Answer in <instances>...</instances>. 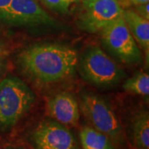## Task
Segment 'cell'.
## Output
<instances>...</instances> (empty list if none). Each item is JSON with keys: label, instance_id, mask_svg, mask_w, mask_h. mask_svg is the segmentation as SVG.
I'll list each match as a JSON object with an SVG mask.
<instances>
[{"label": "cell", "instance_id": "cell-1", "mask_svg": "<svg viewBox=\"0 0 149 149\" xmlns=\"http://www.w3.org/2000/svg\"><path fill=\"white\" fill-rule=\"evenodd\" d=\"M78 62V54L74 49L56 43L34 45L19 56L23 70L32 79L45 84L71 76Z\"/></svg>", "mask_w": 149, "mask_h": 149}, {"label": "cell", "instance_id": "cell-2", "mask_svg": "<svg viewBox=\"0 0 149 149\" xmlns=\"http://www.w3.org/2000/svg\"><path fill=\"white\" fill-rule=\"evenodd\" d=\"M35 100L33 91L17 77H8L0 82V128L15 125Z\"/></svg>", "mask_w": 149, "mask_h": 149}, {"label": "cell", "instance_id": "cell-3", "mask_svg": "<svg viewBox=\"0 0 149 149\" xmlns=\"http://www.w3.org/2000/svg\"><path fill=\"white\" fill-rule=\"evenodd\" d=\"M78 65L85 80L100 86L115 85L124 75L118 65L96 46L85 50Z\"/></svg>", "mask_w": 149, "mask_h": 149}, {"label": "cell", "instance_id": "cell-4", "mask_svg": "<svg viewBox=\"0 0 149 149\" xmlns=\"http://www.w3.org/2000/svg\"><path fill=\"white\" fill-rule=\"evenodd\" d=\"M81 109L93 128L105 134L113 143H122L123 133L120 122L102 98L94 95H85L81 101Z\"/></svg>", "mask_w": 149, "mask_h": 149}, {"label": "cell", "instance_id": "cell-5", "mask_svg": "<svg viewBox=\"0 0 149 149\" xmlns=\"http://www.w3.org/2000/svg\"><path fill=\"white\" fill-rule=\"evenodd\" d=\"M103 42L112 53L123 62L141 61V52L123 16L111 22L101 31Z\"/></svg>", "mask_w": 149, "mask_h": 149}, {"label": "cell", "instance_id": "cell-6", "mask_svg": "<svg viewBox=\"0 0 149 149\" xmlns=\"http://www.w3.org/2000/svg\"><path fill=\"white\" fill-rule=\"evenodd\" d=\"M123 12L118 0H84L79 26L90 33L101 32L111 22L122 16Z\"/></svg>", "mask_w": 149, "mask_h": 149}, {"label": "cell", "instance_id": "cell-7", "mask_svg": "<svg viewBox=\"0 0 149 149\" xmlns=\"http://www.w3.org/2000/svg\"><path fill=\"white\" fill-rule=\"evenodd\" d=\"M0 18L14 25H49L54 19L43 9L37 0H11Z\"/></svg>", "mask_w": 149, "mask_h": 149}, {"label": "cell", "instance_id": "cell-8", "mask_svg": "<svg viewBox=\"0 0 149 149\" xmlns=\"http://www.w3.org/2000/svg\"><path fill=\"white\" fill-rule=\"evenodd\" d=\"M37 149H77L74 136L56 120H42L32 134Z\"/></svg>", "mask_w": 149, "mask_h": 149}, {"label": "cell", "instance_id": "cell-9", "mask_svg": "<svg viewBox=\"0 0 149 149\" xmlns=\"http://www.w3.org/2000/svg\"><path fill=\"white\" fill-rule=\"evenodd\" d=\"M48 114L65 126H76L80 118L77 100L68 92H60L47 100Z\"/></svg>", "mask_w": 149, "mask_h": 149}, {"label": "cell", "instance_id": "cell-10", "mask_svg": "<svg viewBox=\"0 0 149 149\" xmlns=\"http://www.w3.org/2000/svg\"><path fill=\"white\" fill-rule=\"evenodd\" d=\"M123 20L127 24L134 40L147 51L149 50V20L139 15L137 12L126 10L123 12Z\"/></svg>", "mask_w": 149, "mask_h": 149}, {"label": "cell", "instance_id": "cell-11", "mask_svg": "<svg viewBox=\"0 0 149 149\" xmlns=\"http://www.w3.org/2000/svg\"><path fill=\"white\" fill-rule=\"evenodd\" d=\"M80 138L83 149H114L111 139L93 127H83Z\"/></svg>", "mask_w": 149, "mask_h": 149}, {"label": "cell", "instance_id": "cell-12", "mask_svg": "<svg viewBox=\"0 0 149 149\" xmlns=\"http://www.w3.org/2000/svg\"><path fill=\"white\" fill-rule=\"evenodd\" d=\"M133 142L137 149H149V114L139 112L133 122Z\"/></svg>", "mask_w": 149, "mask_h": 149}, {"label": "cell", "instance_id": "cell-13", "mask_svg": "<svg viewBox=\"0 0 149 149\" xmlns=\"http://www.w3.org/2000/svg\"><path fill=\"white\" fill-rule=\"evenodd\" d=\"M123 89L131 94L148 96L149 75L144 72H138L128 78L123 85Z\"/></svg>", "mask_w": 149, "mask_h": 149}, {"label": "cell", "instance_id": "cell-14", "mask_svg": "<svg viewBox=\"0 0 149 149\" xmlns=\"http://www.w3.org/2000/svg\"><path fill=\"white\" fill-rule=\"evenodd\" d=\"M43 3L51 9L65 13L69 10L70 7L77 0H42Z\"/></svg>", "mask_w": 149, "mask_h": 149}, {"label": "cell", "instance_id": "cell-15", "mask_svg": "<svg viewBox=\"0 0 149 149\" xmlns=\"http://www.w3.org/2000/svg\"><path fill=\"white\" fill-rule=\"evenodd\" d=\"M138 9H139V15H141L142 17H143L144 18L146 19H148L149 20V5L148 3H143V4H141V5H138Z\"/></svg>", "mask_w": 149, "mask_h": 149}, {"label": "cell", "instance_id": "cell-16", "mask_svg": "<svg viewBox=\"0 0 149 149\" xmlns=\"http://www.w3.org/2000/svg\"><path fill=\"white\" fill-rule=\"evenodd\" d=\"M11 0H0V15L8 6Z\"/></svg>", "mask_w": 149, "mask_h": 149}, {"label": "cell", "instance_id": "cell-17", "mask_svg": "<svg viewBox=\"0 0 149 149\" xmlns=\"http://www.w3.org/2000/svg\"><path fill=\"white\" fill-rule=\"evenodd\" d=\"M133 4L135 5H141V4H143V3H148L149 0H130Z\"/></svg>", "mask_w": 149, "mask_h": 149}, {"label": "cell", "instance_id": "cell-18", "mask_svg": "<svg viewBox=\"0 0 149 149\" xmlns=\"http://www.w3.org/2000/svg\"><path fill=\"white\" fill-rule=\"evenodd\" d=\"M3 50L2 47L0 46V68H1V65L3 64Z\"/></svg>", "mask_w": 149, "mask_h": 149}, {"label": "cell", "instance_id": "cell-19", "mask_svg": "<svg viewBox=\"0 0 149 149\" xmlns=\"http://www.w3.org/2000/svg\"><path fill=\"white\" fill-rule=\"evenodd\" d=\"M17 149H25V148H17Z\"/></svg>", "mask_w": 149, "mask_h": 149}]
</instances>
